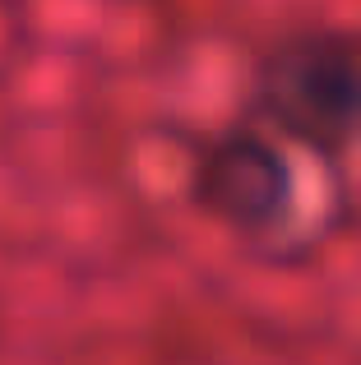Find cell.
Returning a JSON list of instances; mask_svg holds the SVG:
<instances>
[{
  "instance_id": "2",
  "label": "cell",
  "mask_w": 361,
  "mask_h": 365,
  "mask_svg": "<svg viewBox=\"0 0 361 365\" xmlns=\"http://www.w3.org/2000/svg\"><path fill=\"white\" fill-rule=\"evenodd\" d=\"M190 195L218 227L236 236H269L292 217V143L260 120L218 130L190 171Z\"/></svg>"
},
{
  "instance_id": "1",
  "label": "cell",
  "mask_w": 361,
  "mask_h": 365,
  "mask_svg": "<svg viewBox=\"0 0 361 365\" xmlns=\"http://www.w3.org/2000/svg\"><path fill=\"white\" fill-rule=\"evenodd\" d=\"M250 120L315 158H343L361 143V37L288 33L250 74Z\"/></svg>"
}]
</instances>
